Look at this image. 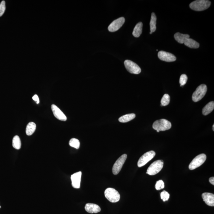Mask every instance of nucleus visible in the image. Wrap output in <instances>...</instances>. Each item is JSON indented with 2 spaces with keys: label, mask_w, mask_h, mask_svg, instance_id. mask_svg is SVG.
Segmentation results:
<instances>
[{
  "label": "nucleus",
  "mask_w": 214,
  "mask_h": 214,
  "mask_svg": "<svg viewBox=\"0 0 214 214\" xmlns=\"http://www.w3.org/2000/svg\"><path fill=\"white\" fill-rule=\"evenodd\" d=\"M136 117V115L134 114H126L121 116L119 119V121L121 122H127L131 121Z\"/></svg>",
  "instance_id": "nucleus-22"
},
{
  "label": "nucleus",
  "mask_w": 214,
  "mask_h": 214,
  "mask_svg": "<svg viewBox=\"0 0 214 214\" xmlns=\"http://www.w3.org/2000/svg\"><path fill=\"white\" fill-rule=\"evenodd\" d=\"M211 4V2L207 0H197L190 4V7L193 10L201 11L207 9Z\"/></svg>",
  "instance_id": "nucleus-1"
},
{
  "label": "nucleus",
  "mask_w": 214,
  "mask_h": 214,
  "mask_svg": "<svg viewBox=\"0 0 214 214\" xmlns=\"http://www.w3.org/2000/svg\"><path fill=\"white\" fill-rule=\"evenodd\" d=\"M143 24L139 22L134 27L133 32V35L135 37H139L141 35L142 32Z\"/></svg>",
  "instance_id": "nucleus-18"
},
{
  "label": "nucleus",
  "mask_w": 214,
  "mask_h": 214,
  "mask_svg": "<svg viewBox=\"0 0 214 214\" xmlns=\"http://www.w3.org/2000/svg\"><path fill=\"white\" fill-rule=\"evenodd\" d=\"M170 195L168 192L165 190L163 191L161 193V198L163 200V201H167L169 199Z\"/></svg>",
  "instance_id": "nucleus-28"
},
{
  "label": "nucleus",
  "mask_w": 214,
  "mask_h": 214,
  "mask_svg": "<svg viewBox=\"0 0 214 214\" xmlns=\"http://www.w3.org/2000/svg\"><path fill=\"white\" fill-rule=\"evenodd\" d=\"M170 101V97L169 94H165L161 100V106H166L169 105Z\"/></svg>",
  "instance_id": "nucleus-24"
},
{
  "label": "nucleus",
  "mask_w": 214,
  "mask_h": 214,
  "mask_svg": "<svg viewBox=\"0 0 214 214\" xmlns=\"http://www.w3.org/2000/svg\"><path fill=\"white\" fill-rule=\"evenodd\" d=\"M52 110L54 116L55 117L59 120L62 121H66L67 117L63 112L62 111L56 106L52 104L51 106Z\"/></svg>",
  "instance_id": "nucleus-12"
},
{
  "label": "nucleus",
  "mask_w": 214,
  "mask_h": 214,
  "mask_svg": "<svg viewBox=\"0 0 214 214\" xmlns=\"http://www.w3.org/2000/svg\"><path fill=\"white\" fill-rule=\"evenodd\" d=\"M156 156V153L153 151H150L145 153L139 159L138 162V166L141 168L145 165L152 159Z\"/></svg>",
  "instance_id": "nucleus-8"
},
{
  "label": "nucleus",
  "mask_w": 214,
  "mask_h": 214,
  "mask_svg": "<svg viewBox=\"0 0 214 214\" xmlns=\"http://www.w3.org/2000/svg\"><path fill=\"white\" fill-rule=\"evenodd\" d=\"M206 155L204 153L201 154L195 157L189 165V169L190 170H194L200 167L206 161Z\"/></svg>",
  "instance_id": "nucleus-6"
},
{
  "label": "nucleus",
  "mask_w": 214,
  "mask_h": 214,
  "mask_svg": "<svg viewBox=\"0 0 214 214\" xmlns=\"http://www.w3.org/2000/svg\"><path fill=\"white\" fill-rule=\"evenodd\" d=\"M214 108V103L212 101L209 103L203 108L202 113L203 115H207L213 111Z\"/></svg>",
  "instance_id": "nucleus-19"
},
{
  "label": "nucleus",
  "mask_w": 214,
  "mask_h": 214,
  "mask_svg": "<svg viewBox=\"0 0 214 214\" xmlns=\"http://www.w3.org/2000/svg\"><path fill=\"white\" fill-rule=\"evenodd\" d=\"M207 86L205 84H201L197 88L192 95V100L197 102L200 101L205 96L207 91Z\"/></svg>",
  "instance_id": "nucleus-5"
},
{
  "label": "nucleus",
  "mask_w": 214,
  "mask_h": 214,
  "mask_svg": "<svg viewBox=\"0 0 214 214\" xmlns=\"http://www.w3.org/2000/svg\"><path fill=\"white\" fill-rule=\"evenodd\" d=\"M156 21L157 17L154 13H153L151 14V20L150 22V32L153 33L156 30Z\"/></svg>",
  "instance_id": "nucleus-20"
},
{
  "label": "nucleus",
  "mask_w": 214,
  "mask_h": 214,
  "mask_svg": "<svg viewBox=\"0 0 214 214\" xmlns=\"http://www.w3.org/2000/svg\"><path fill=\"white\" fill-rule=\"evenodd\" d=\"M85 208L86 211L90 213H97L101 211V208L98 205L92 203L86 204Z\"/></svg>",
  "instance_id": "nucleus-15"
},
{
  "label": "nucleus",
  "mask_w": 214,
  "mask_h": 214,
  "mask_svg": "<svg viewBox=\"0 0 214 214\" xmlns=\"http://www.w3.org/2000/svg\"><path fill=\"white\" fill-rule=\"evenodd\" d=\"M172 127L171 122L165 119H161L153 122V128L157 132L160 131H165L170 129Z\"/></svg>",
  "instance_id": "nucleus-2"
},
{
  "label": "nucleus",
  "mask_w": 214,
  "mask_h": 214,
  "mask_svg": "<svg viewBox=\"0 0 214 214\" xmlns=\"http://www.w3.org/2000/svg\"><path fill=\"white\" fill-rule=\"evenodd\" d=\"M82 173L81 171L78 172L72 175L71 179L72 186L74 188H80V181H81Z\"/></svg>",
  "instance_id": "nucleus-13"
},
{
  "label": "nucleus",
  "mask_w": 214,
  "mask_h": 214,
  "mask_svg": "<svg viewBox=\"0 0 214 214\" xmlns=\"http://www.w3.org/2000/svg\"><path fill=\"white\" fill-rule=\"evenodd\" d=\"M185 45L190 48L198 49L199 47V43L192 38H188L184 43Z\"/></svg>",
  "instance_id": "nucleus-17"
},
{
  "label": "nucleus",
  "mask_w": 214,
  "mask_h": 214,
  "mask_svg": "<svg viewBox=\"0 0 214 214\" xmlns=\"http://www.w3.org/2000/svg\"><path fill=\"white\" fill-rule=\"evenodd\" d=\"M105 196L109 201L111 203H116L120 199V195L118 192L113 188H107L104 192Z\"/></svg>",
  "instance_id": "nucleus-4"
},
{
  "label": "nucleus",
  "mask_w": 214,
  "mask_h": 214,
  "mask_svg": "<svg viewBox=\"0 0 214 214\" xmlns=\"http://www.w3.org/2000/svg\"><path fill=\"white\" fill-rule=\"evenodd\" d=\"M6 10L5 2L3 1L0 3V17L2 16Z\"/></svg>",
  "instance_id": "nucleus-29"
},
{
  "label": "nucleus",
  "mask_w": 214,
  "mask_h": 214,
  "mask_svg": "<svg viewBox=\"0 0 214 214\" xmlns=\"http://www.w3.org/2000/svg\"><path fill=\"white\" fill-rule=\"evenodd\" d=\"M164 183L162 180H159L156 182L155 188L157 190H159L164 188Z\"/></svg>",
  "instance_id": "nucleus-26"
},
{
  "label": "nucleus",
  "mask_w": 214,
  "mask_h": 214,
  "mask_svg": "<svg viewBox=\"0 0 214 214\" xmlns=\"http://www.w3.org/2000/svg\"><path fill=\"white\" fill-rule=\"evenodd\" d=\"M202 197L207 205L210 206H214V195L213 193L205 192L202 194Z\"/></svg>",
  "instance_id": "nucleus-14"
},
{
  "label": "nucleus",
  "mask_w": 214,
  "mask_h": 214,
  "mask_svg": "<svg viewBox=\"0 0 214 214\" xmlns=\"http://www.w3.org/2000/svg\"><path fill=\"white\" fill-rule=\"evenodd\" d=\"M124 65L127 70L132 74H139L141 72L140 67L133 61L126 60L124 62Z\"/></svg>",
  "instance_id": "nucleus-9"
},
{
  "label": "nucleus",
  "mask_w": 214,
  "mask_h": 214,
  "mask_svg": "<svg viewBox=\"0 0 214 214\" xmlns=\"http://www.w3.org/2000/svg\"><path fill=\"white\" fill-rule=\"evenodd\" d=\"M32 98H33V99L36 102L37 104H38V103H39L40 101L39 98H38V96H37V94L35 95L32 97Z\"/></svg>",
  "instance_id": "nucleus-30"
},
{
  "label": "nucleus",
  "mask_w": 214,
  "mask_h": 214,
  "mask_svg": "<svg viewBox=\"0 0 214 214\" xmlns=\"http://www.w3.org/2000/svg\"><path fill=\"white\" fill-rule=\"evenodd\" d=\"M36 125L34 122H31L27 125L26 128V134L27 135H32L35 131Z\"/></svg>",
  "instance_id": "nucleus-21"
},
{
  "label": "nucleus",
  "mask_w": 214,
  "mask_h": 214,
  "mask_svg": "<svg viewBox=\"0 0 214 214\" xmlns=\"http://www.w3.org/2000/svg\"><path fill=\"white\" fill-rule=\"evenodd\" d=\"M209 181L212 184L214 185V177H211L209 179Z\"/></svg>",
  "instance_id": "nucleus-31"
},
{
  "label": "nucleus",
  "mask_w": 214,
  "mask_h": 214,
  "mask_svg": "<svg viewBox=\"0 0 214 214\" xmlns=\"http://www.w3.org/2000/svg\"><path fill=\"white\" fill-rule=\"evenodd\" d=\"M174 38L180 44H183L186 39L190 38V35L187 34H182L178 32L174 35Z\"/></svg>",
  "instance_id": "nucleus-16"
},
{
  "label": "nucleus",
  "mask_w": 214,
  "mask_h": 214,
  "mask_svg": "<svg viewBox=\"0 0 214 214\" xmlns=\"http://www.w3.org/2000/svg\"><path fill=\"white\" fill-rule=\"evenodd\" d=\"M127 158V155L125 154L118 159L113 167L112 173L114 175H117L120 173Z\"/></svg>",
  "instance_id": "nucleus-7"
},
{
  "label": "nucleus",
  "mask_w": 214,
  "mask_h": 214,
  "mask_svg": "<svg viewBox=\"0 0 214 214\" xmlns=\"http://www.w3.org/2000/svg\"><path fill=\"white\" fill-rule=\"evenodd\" d=\"M158 57L159 59L167 62H174L176 59L175 55L164 51L159 52Z\"/></svg>",
  "instance_id": "nucleus-11"
},
{
  "label": "nucleus",
  "mask_w": 214,
  "mask_h": 214,
  "mask_svg": "<svg viewBox=\"0 0 214 214\" xmlns=\"http://www.w3.org/2000/svg\"><path fill=\"white\" fill-rule=\"evenodd\" d=\"M125 22L124 18L121 17L113 21L108 26V30L109 32H116L124 24Z\"/></svg>",
  "instance_id": "nucleus-10"
},
{
  "label": "nucleus",
  "mask_w": 214,
  "mask_h": 214,
  "mask_svg": "<svg viewBox=\"0 0 214 214\" xmlns=\"http://www.w3.org/2000/svg\"><path fill=\"white\" fill-rule=\"evenodd\" d=\"M13 146L14 148L19 150L21 147V142L19 136L16 135L13 138Z\"/></svg>",
  "instance_id": "nucleus-23"
},
{
  "label": "nucleus",
  "mask_w": 214,
  "mask_h": 214,
  "mask_svg": "<svg viewBox=\"0 0 214 214\" xmlns=\"http://www.w3.org/2000/svg\"><path fill=\"white\" fill-rule=\"evenodd\" d=\"M187 77L185 74H182L180 76L179 82L180 84V86H182L184 85L187 83Z\"/></svg>",
  "instance_id": "nucleus-27"
},
{
  "label": "nucleus",
  "mask_w": 214,
  "mask_h": 214,
  "mask_svg": "<svg viewBox=\"0 0 214 214\" xmlns=\"http://www.w3.org/2000/svg\"><path fill=\"white\" fill-rule=\"evenodd\" d=\"M69 145L70 146L75 148L78 149L80 147V142L78 139L73 138L70 140L69 142Z\"/></svg>",
  "instance_id": "nucleus-25"
},
{
  "label": "nucleus",
  "mask_w": 214,
  "mask_h": 214,
  "mask_svg": "<svg viewBox=\"0 0 214 214\" xmlns=\"http://www.w3.org/2000/svg\"><path fill=\"white\" fill-rule=\"evenodd\" d=\"M164 162L162 160H158L153 162L148 168L147 174L150 175H154L159 173L163 169Z\"/></svg>",
  "instance_id": "nucleus-3"
},
{
  "label": "nucleus",
  "mask_w": 214,
  "mask_h": 214,
  "mask_svg": "<svg viewBox=\"0 0 214 214\" xmlns=\"http://www.w3.org/2000/svg\"><path fill=\"white\" fill-rule=\"evenodd\" d=\"M213 131H214V125H213Z\"/></svg>",
  "instance_id": "nucleus-32"
},
{
  "label": "nucleus",
  "mask_w": 214,
  "mask_h": 214,
  "mask_svg": "<svg viewBox=\"0 0 214 214\" xmlns=\"http://www.w3.org/2000/svg\"><path fill=\"white\" fill-rule=\"evenodd\" d=\"M1 206H0V208H1Z\"/></svg>",
  "instance_id": "nucleus-33"
}]
</instances>
